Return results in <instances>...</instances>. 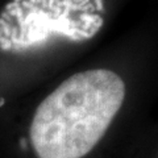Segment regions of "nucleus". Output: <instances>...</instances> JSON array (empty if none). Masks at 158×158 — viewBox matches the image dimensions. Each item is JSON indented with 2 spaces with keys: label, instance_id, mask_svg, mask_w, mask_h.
Instances as JSON below:
<instances>
[{
  "label": "nucleus",
  "instance_id": "1",
  "mask_svg": "<svg viewBox=\"0 0 158 158\" xmlns=\"http://www.w3.org/2000/svg\"><path fill=\"white\" fill-rule=\"evenodd\" d=\"M124 98V81L108 69L67 78L34 112L29 136L37 157L87 156L106 135Z\"/></svg>",
  "mask_w": 158,
  "mask_h": 158
}]
</instances>
